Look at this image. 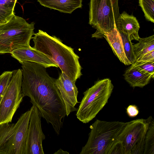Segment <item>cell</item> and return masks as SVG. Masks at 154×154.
<instances>
[{
	"instance_id": "1",
	"label": "cell",
	"mask_w": 154,
	"mask_h": 154,
	"mask_svg": "<svg viewBox=\"0 0 154 154\" xmlns=\"http://www.w3.org/2000/svg\"><path fill=\"white\" fill-rule=\"evenodd\" d=\"M21 91L24 97L30 99L42 116L51 124L57 135L63 127L66 116V106L55 84L43 65L33 62L21 63Z\"/></svg>"
},
{
	"instance_id": "2",
	"label": "cell",
	"mask_w": 154,
	"mask_h": 154,
	"mask_svg": "<svg viewBox=\"0 0 154 154\" xmlns=\"http://www.w3.org/2000/svg\"><path fill=\"white\" fill-rule=\"evenodd\" d=\"M33 48L46 55L59 67L61 72L76 82L82 75L79 57L74 49L54 35L39 29L32 37Z\"/></svg>"
},
{
	"instance_id": "3",
	"label": "cell",
	"mask_w": 154,
	"mask_h": 154,
	"mask_svg": "<svg viewBox=\"0 0 154 154\" xmlns=\"http://www.w3.org/2000/svg\"><path fill=\"white\" fill-rule=\"evenodd\" d=\"M125 125L121 122L97 120L90 127L88 140L80 154H109Z\"/></svg>"
},
{
	"instance_id": "4",
	"label": "cell",
	"mask_w": 154,
	"mask_h": 154,
	"mask_svg": "<svg viewBox=\"0 0 154 154\" xmlns=\"http://www.w3.org/2000/svg\"><path fill=\"white\" fill-rule=\"evenodd\" d=\"M35 24L14 15L7 23L0 24V54L11 53L17 48L30 46Z\"/></svg>"
},
{
	"instance_id": "5",
	"label": "cell",
	"mask_w": 154,
	"mask_h": 154,
	"mask_svg": "<svg viewBox=\"0 0 154 154\" xmlns=\"http://www.w3.org/2000/svg\"><path fill=\"white\" fill-rule=\"evenodd\" d=\"M114 86L108 78L96 82L83 94L76 116L83 123H88L95 117L107 103Z\"/></svg>"
},
{
	"instance_id": "6",
	"label": "cell",
	"mask_w": 154,
	"mask_h": 154,
	"mask_svg": "<svg viewBox=\"0 0 154 154\" xmlns=\"http://www.w3.org/2000/svg\"><path fill=\"white\" fill-rule=\"evenodd\" d=\"M31 109L22 114L15 123L0 124V154H26Z\"/></svg>"
},
{
	"instance_id": "7",
	"label": "cell",
	"mask_w": 154,
	"mask_h": 154,
	"mask_svg": "<svg viewBox=\"0 0 154 154\" xmlns=\"http://www.w3.org/2000/svg\"><path fill=\"white\" fill-rule=\"evenodd\" d=\"M120 14L118 0H90L89 23L96 29L92 37L102 38L116 28Z\"/></svg>"
},
{
	"instance_id": "8",
	"label": "cell",
	"mask_w": 154,
	"mask_h": 154,
	"mask_svg": "<svg viewBox=\"0 0 154 154\" xmlns=\"http://www.w3.org/2000/svg\"><path fill=\"white\" fill-rule=\"evenodd\" d=\"M149 117L137 119L125 123L118 137L122 143L124 154H143L144 139Z\"/></svg>"
},
{
	"instance_id": "9",
	"label": "cell",
	"mask_w": 154,
	"mask_h": 154,
	"mask_svg": "<svg viewBox=\"0 0 154 154\" xmlns=\"http://www.w3.org/2000/svg\"><path fill=\"white\" fill-rule=\"evenodd\" d=\"M22 72L13 71L11 80L0 102V124L11 122L13 117L24 97L21 91Z\"/></svg>"
},
{
	"instance_id": "10",
	"label": "cell",
	"mask_w": 154,
	"mask_h": 154,
	"mask_svg": "<svg viewBox=\"0 0 154 154\" xmlns=\"http://www.w3.org/2000/svg\"><path fill=\"white\" fill-rule=\"evenodd\" d=\"M29 122L26 146V154H44L43 141L45 139L41 126L42 116L38 109L32 105Z\"/></svg>"
},
{
	"instance_id": "11",
	"label": "cell",
	"mask_w": 154,
	"mask_h": 154,
	"mask_svg": "<svg viewBox=\"0 0 154 154\" xmlns=\"http://www.w3.org/2000/svg\"><path fill=\"white\" fill-rule=\"evenodd\" d=\"M75 83L62 72L55 80V85L65 103L67 116L78 109L75 107L79 103L77 100L78 91Z\"/></svg>"
},
{
	"instance_id": "12",
	"label": "cell",
	"mask_w": 154,
	"mask_h": 154,
	"mask_svg": "<svg viewBox=\"0 0 154 154\" xmlns=\"http://www.w3.org/2000/svg\"><path fill=\"white\" fill-rule=\"evenodd\" d=\"M12 57L20 63L24 61H29L41 64L46 68L57 66L46 55L31 46L20 48L10 53Z\"/></svg>"
},
{
	"instance_id": "13",
	"label": "cell",
	"mask_w": 154,
	"mask_h": 154,
	"mask_svg": "<svg viewBox=\"0 0 154 154\" xmlns=\"http://www.w3.org/2000/svg\"><path fill=\"white\" fill-rule=\"evenodd\" d=\"M116 28L119 32L128 35L132 41H138L140 38L138 33L140 28L139 24L136 18L124 11L119 16L116 22Z\"/></svg>"
},
{
	"instance_id": "14",
	"label": "cell",
	"mask_w": 154,
	"mask_h": 154,
	"mask_svg": "<svg viewBox=\"0 0 154 154\" xmlns=\"http://www.w3.org/2000/svg\"><path fill=\"white\" fill-rule=\"evenodd\" d=\"M124 76L125 81L133 88L145 86L154 77L134 65H131L126 70Z\"/></svg>"
},
{
	"instance_id": "15",
	"label": "cell",
	"mask_w": 154,
	"mask_h": 154,
	"mask_svg": "<svg viewBox=\"0 0 154 154\" xmlns=\"http://www.w3.org/2000/svg\"><path fill=\"white\" fill-rule=\"evenodd\" d=\"M108 42L115 54L121 62L125 65H131L126 56L122 40L116 28L106 33L104 37Z\"/></svg>"
},
{
	"instance_id": "16",
	"label": "cell",
	"mask_w": 154,
	"mask_h": 154,
	"mask_svg": "<svg viewBox=\"0 0 154 154\" xmlns=\"http://www.w3.org/2000/svg\"><path fill=\"white\" fill-rule=\"evenodd\" d=\"M40 4L45 7L59 11L71 14L82 6V0H37Z\"/></svg>"
},
{
	"instance_id": "17",
	"label": "cell",
	"mask_w": 154,
	"mask_h": 154,
	"mask_svg": "<svg viewBox=\"0 0 154 154\" xmlns=\"http://www.w3.org/2000/svg\"><path fill=\"white\" fill-rule=\"evenodd\" d=\"M139 42L133 45L134 53L136 61L145 54L154 51V35L140 38Z\"/></svg>"
},
{
	"instance_id": "18",
	"label": "cell",
	"mask_w": 154,
	"mask_h": 154,
	"mask_svg": "<svg viewBox=\"0 0 154 154\" xmlns=\"http://www.w3.org/2000/svg\"><path fill=\"white\" fill-rule=\"evenodd\" d=\"M17 0H0V24L5 23L15 15L14 10Z\"/></svg>"
},
{
	"instance_id": "19",
	"label": "cell",
	"mask_w": 154,
	"mask_h": 154,
	"mask_svg": "<svg viewBox=\"0 0 154 154\" xmlns=\"http://www.w3.org/2000/svg\"><path fill=\"white\" fill-rule=\"evenodd\" d=\"M143 154H154V121L151 116L145 136Z\"/></svg>"
},
{
	"instance_id": "20",
	"label": "cell",
	"mask_w": 154,
	"mask_h": 154,
	"mask_svg": "<svg viewBox=\"0 0 154 154\" xmlns=\"http://www.w3.org/2000/svg\"><path fill=\"white\" fill-rule=\"evenodd\" d=\"M121 35L125 53L131 65L134 64L136 61L133 49V45L129 35L122 32H119Z\"/></svg>"
},
{
	"instance_id": "21",
	"label": "cell",
	"mask_w": 154,
	"mask_h": 154,
	"mask_svg": "<svg viewBox=\"0 0 154 154\" xmlns=\"http://www.w3.org/2000/svg\"><path fill=\"white\" fill-rule=\"evenodd\" d=\"M139 3L146 19L154 23V0H139Z\"/></svg>"
},
{
	"instance_id": "22",
	"label": "cell",
	"mask_w": 154,
	"mask_h": 154,
	"mask_svg": "<svg viewBox=\"0 0 154 154\" xmlns=\"http://www.w3.org/2000/svg\"><path fill=\"white\" fill-rule=\"evenodd\" d=\"M13 71H5L0 75V102L8 86Z\"/></svg>"
},
{
	"instance_id": "23",
	"label": "cell",
	"mask_w": 154,
	"mask_h": 154,
	"mask_svg": "<svg viewBox=\"0 0 154 154\" xmlns=\"http://www.w3.org/2000/svg\"><path fill=\"white\" fill-rule=\"evenodd\" d=\"M133 65L154 76V61L147 62L136 61Z\"/></svg>"
},
{
	"instance_id": "24",
	"label": "cell",
	"mask_w": 154,
	"mask_h": 154,
	"mask_svg": "<svg viewBox=\"0 0 154 154\" xmlns=\"http://www.w3.org/2000/svg\"><path fill=\"white\" fill-rule=\"evenodd\" d=\"M109 154H124L123 146L118 140L110 151Z\"/></svg>"
},
{
	"instance_id": "25",
	"label": "cell",
	"mask_w": 154,
	"mask_h": 154,
	"mask_svg": "<svg viewBox=\"0 0 154 154\" xmlns=\"http://www.w3.org/2000/svg\"><path fill=\"white\" fill-rule=\"evenodd\" d=\"M128 115L130 117H134L138 114L139 111L137 106L135 105H130L126 109Z\"/></svg>"
},
{
	"instance_id": "26",
	"label": "cell",
	"mask_w": 154,
	"mask_h": 154,
	"mask_svg": "<svg viewBox=\"0 0 154 154\" xmlns=\"http://www.w3.org/2000/svg\"><path fill=\"white\" fill-rule=\"evenodd\" d=\"M152 61H154V51L145 54L137 61L147 62Z\"/></svg>"
},
{
	"instance_id": "27",
	"label": "cell",
	"mask_w": 154,
	"mask_h": 154,
	"mask_svg": "<svg viewBox=\"0 0 154 154\" xmlns=\"http://www.w3.org/2000/svg\"><path fill=\"white\" fill-rule=\"evenodd\" d=\"M54 154H69V153L66 151H64L61 149H60L57 152H54Z\"/></svg>"
}]
</instances>
